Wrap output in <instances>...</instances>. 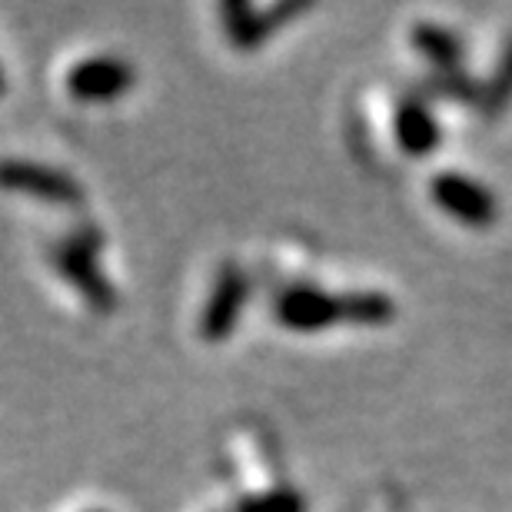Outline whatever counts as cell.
Masks as SVG:
<instances>
[{"instance_id": "obj_1", "label": "cell", "mask_w": 512, "mask_h": 512, "mask_svg": "<svg viewBox=\"0 0 512 512\" xmlns=\"http://www.w3.org/2000/svg\"><path fill=\"white\" fill-rule=\"evenodd\" d=\"M50 263H54V270L74 286L80 293V300L94 313L117 310V290L97 263V240H84V237L60 240L54 243V250H50Z\"/></svg>"}, {"instance_id": "obj_2", "label": "cell", "mask_w": 512, "mask_h": 512, "mask_svg": "<svg viewBox=\"0 0 512 512\" xmlns=\"http://www.w3.org/2000/svg\"><path fill=\"white\" fill-rule=\"evenodd\" d=\"M0 190L24 193V197L57 203V207H77V203H84V187L67 170L47 167V163L37 160H20V157L0 160Z\"/></svg>"}, {"instance_id": "obj_3", "label": "cell", "mask_w": 512, "mask_h": 512, "mask_svg": "<svg viewBox=\"0 0 512 512\" xmlns=\"http://www.w3.org/2000/svg\"><path fill=\"white\" fill-rule=\"evenodd\" d=\"M429 193H433V203L439 210L473 230H486L499 220V200L493 197V190L486 183L466 177V173H436L433 183H429Z\"/></svg>"}, {"instance_id": "obj_4", "label": "cell", "mask_w": 512, "mask_h": 512, "mask_svg": "<svg viewBox=\"0 0 512 512\" xmlns=\"http://www.w3.org/2000/svg\"><path fill=\"white\" fill-rule=\"evenodd\" d=\"M313 4L310 0H280V4L270 7H253L247 0H227L220 7L223 14V27H227V40L240 50H253L266 44L276 30L286 27L290 20L306 14Z\"/></svg>"}, {"instance_id": "obj_5", "label": "cell", "mask_w": 512, "mask_h": 512, "mask_svg": "<svg viewBox=\"0 0 512 512\" xmlns=\"http://www.w3.org/2000/svg\"><path fill=\"white\" fill-rule=\"evenodd\" d=\"M250 300V276L240 263H223L213 290L200 310V336L207 343H223L240 326V316Z\"/></svg>"}, {"instance_id": "obj_6", "label": "cell", "mask_w": 512, "mask_h": 512, "mask_svg": "<svg viewBox=\"0 0 512 512\" xmlns=\"http://www.w3.org/2000/svg\"><path fill=\"white\" fill-rule=\"evenodd\" d=\"M273 316L283 330L320 333L343 323V293H326L320 286H286L276 296Z\"/></svg>"}, {"instance_id": "obj_7", "label": "cell", "mask_w": 512, "mask_h": 512, "mask_svg": "<svg viewBox=\"0 0 512 512\" xmlns=\"http://www.w3.org/2000/svg\"><path fill=\"white\" fill-rule=\"evenodd\" d=\"M137 84V70L124 57H87L67 70V94L84 104H110Z\"/></svg>"}, {"instance_id": "obj_8", "label": "cell", "mask_w": 512, "mask_h": 512, "mask_svg": "<svg viewBox=\"0 0 512 512\" xmlns=\"http://www.w3.org/2000/svg\"><path fill=\"white\" fill-rule=\"evenodd\" d=\"M393 130L399 150L409 153V157H429L443 143V127H439L436 114L429 110L423 97H406L396 107Z\"/></svg>"}, {"instance_id": "obj_9", "label": "cell", "mask_w": 512, "mask_h": 512, "mask_svg": "<svg viewBox=\"0 0 512 512\" xmlns=\"http://www.w3.org/2000/svg\"><path fill=\"white\" fill-rule=\"evenodd\" d=\"M409 40H413V47L419 50V57H426L439 74H456V70L463 67L466 47H463V37H459L456 30L423 20V24L413 27Z\"/></svg>"}, {"instance_id": "obj_10", "label": "cell", "mask_w": 512, "mask_h": 512, "mask_svg": "<svg viewBox=\"0 0 512 512\" xmlns=\"http://www.w3.org/2000/svg\"><path fill=\"white\" fill-rule=\"evenodd\" d=\"M396 303L380 290L343 293V323L346 326H386L393 323Z\"/></svg>"}, {"instance_id": "obj_11", "label": "cell", "mask_w": 512, "mask_h": 512, "mask_svg": "<svg viewBox=\"0 0 512 512\" xmlns=\"http://www.w3.org/2000/svg\"><path fill=\"white\" fill-rule=\"evenodd\" d=\"M509 104H512V40L506 44L503 57H499L493 77H489L486 87L479 90V110H483L486 117L506 114Z\"/></svg>"}, {"instance_id": "obj_12", "label": "cell", "mask_w": 512, "mask_h": 512, "mask_svg": "<svg viewBox=\"0 0 512 512\" xmlns=\"http://www.w3.org/2000/svg\"><path fill=\"white\" fill-rule=\"evenodd\" d=\"M233 512H306V499L296 489H270L247 496Z\"/></svg>"}, {"instance_id": "obj_13", "label": "cell", "mask_w": 512, "mask_h": 512, "mask_svg": "<svg viewBox=\"0 0 512 512\" xmlns=\"http://www.w3.org/2000/svg\"><path fill=\"white\" fill-rule=\"evenodd\" d=\"M4 90H7V77H4V67H0V97H4Z\"/></svg>"}]
</instances>
